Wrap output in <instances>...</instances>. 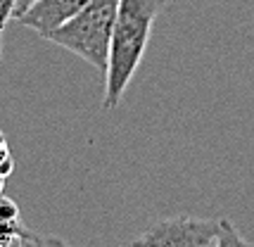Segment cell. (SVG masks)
Listing matches in <instances>:
<instances>
[{
    "instance_id": "1",
    "label": "cell",
    "mask_w": 254,
    "mask_h": 247,
    "mask_svg": "<svg viewBox=\"0 0 254 247\" xmlns=\"http://www.w3.org/2000/svg\"><path fill=\"white\" fill-rule=\"evenodd\" d=\"M164 2L166 0H119L110 45V62L105 71L102 110L119 107L128 83L143 62L155 19Z\"/></svg>"
},
{
    "instance_id": "2",
    "label": "cell",
    "mask_w": 254,
    "mask_h": 247,
    "mask_svg": "<svg viewBox=\"0 0 254 247\" xmlns=\"http://www.w3.org/2000/svg\"><path fill=\"white\" fill-rule=\"evenodd\" d=\"M119 0H90L76 17L50 31L45 41L64 48L98 71H107Z\"/></svg>"
},
{
    "instance_id": "3",
    "label": "cell",
    "mask_w": 254,
    "mask_h": 247,
    "mask_svg": "<svg viewBox=\"0 0 254 247\" xmlns=\"http://www.w3.org/2000/svg\"><path fill=\"white\" fill-rule=\"evenodd\" d=\"M219 221L197 216H174L157 221L133 238L131 247H211Z\"/></svg>"
},
{
    "instance_id": "4",
    "label": "cell",
    "mask_w": 254,
    "mask_h": 247,
    "mask_svg": "<svg viewBox=\"0 0 254 247\" xmlns=\"http://www.w3.org/2000/svg\"><path fill=\"white\" fill-rule=\"evenodd\" d=\"M88 2L90 0H36L17 22L45 38L50 31L60 29L71 17H76Z\"/></svg>"
},
{
    "instance_id": "5",
    "label": "cell",
    "mask_w": 254,
    "mask_h": 247,
    "mask_svg": "<svg viewBox=\"0 0 254 247\" xmlns=\"http://www.w3.org/2000/svg\"><path fill=\"white\" fill-rule=\"evenodd\" d=\"M211 247H254V245L240 236V231L228 219H219V231H216V240H214Z\"/></svg>"
},
{
    "instance_id": "6",
    "label": "cell",
    "mask_w": 254,
    "mask_h": 247,
    "mask_svg": "<svg viewBox=\"0 0 254 247\" xmlns=\"http://www.w3.org/2000/svg\"><path fill=\"white\" fill-rule=\"evenodd\" d=\"M19 247H66V243L60 240V238H55V236H41V233L29 231L26 236H22Z\"/></svg>"
},
{
    "instance_id": "7",
    "label": "cell",
    "mask_w": 254,
    "mask_h": 247,
    "mask_svg": "<svg viewBox=\"0 0 254 247\" xmlns=\"http://www.w3.org/2000/svg\"><path fill=\"white\" fill-rule=\"evenodd\" d=\"M14 7H17V0H0V34L14 17Z\"/></svg>"
},
{
    "instance_id": "8",
    "label": "cell",
    "mask_w": 254,
    "mask_h": 247,
    "mask_svg": "<svg viewBox=\"0 0 254 247\" xmlns=\"http://www.w3.org/2000/svg\"><path fill=\"white\" fill-rule=\"evenodd\" d=\"M19 243H22L19 236H5V233H0V247H19Z\"/></svg>"
},
{
    "instance_id": "9",
    "label": "cell",
    "mask_w": 254,
    "mask_h": 247,
    "mask_svg": "<svg viewBox=\"0 0 254 247\" xmlns=\"http://www.w3.org/2000/svg\"><path fill=\"white\" fill-rule=\"evenodd\" d=\"M33 2H36V0H17V7H14V17H12V19H19L24 12L31 7Z\"/></svg>"
},
{
    "instance_id": "10",
    "label": "cell",
    "mask_w": 254,
    "mask_h": 247,
    "mask_svg": "<svg viewBox=\"0 0 254 247\" xmlns=\"http://www.w3.org/2000/svg\"><path fill=\"white\" fill-rule=\"evenodd\" d=\"M2 152H7V145H5V138L0 133V155H2Z\"/></svg>"
},
{
    "instance_id": "11",
    "label": "cell",
    "mask_w": 254,
    "mask_h": 247,
    "mask_svg": "<svg viewBox=\"0 0 254 247\" xmlns=\"http://www.w3.org/2000/svg\"><path fill=\"white\" fill-rule=\"evenodd\" d=\"M5 179H7V176H2V174H0V195H2V188H5Z\"/></svg>"
},
{
    "instance_id": "12",
    "label": "cell",
    "mask_w": 254,
    "mask_h": 247,
    "mask_svg": "<svg viewBox=\"0 0 254 247\" xmlns=\"http://www.w3.org/2000/svg\"><path fill=\"white\" fill-rule=\"evenodd\" d=\"M124 247H131V245H124Z\"/></svg>"
}]
</instances>
